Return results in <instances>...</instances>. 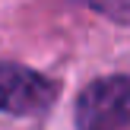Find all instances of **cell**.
Returning <instances> with one entry per match:
<instances>
[{
    "instance_id": "cell-3",
    "label": "cell",
    "mask_w": 130,
    "mask_h": 130,
    "mask_svg": "<svg viewBox=\"0 0 130 130\" xmlns=\"http://www.w3.org/2000/svg\"><path fill=\"white\" fill-rule=\"evenodd\" d=\"M86 3L114 22H130V0H86Z\"/></svg>"
},
{
    "instance_id": "cell-1",
    "label": "cell",
    "mask_w": 130,
    "mask_h": 130,
    "mask_svg": "<svg viewBox=\"0 0 130 130\" xmlns=\"http://www.w3.org/2000/svg\"><path fill=\"white\" fill-rule=\"evenodd\" d=\"M79 130H124L130 127V76H102L83 89L76 102Z\"/></svg>"
},
{
    "instance_id": "cell-2",
    "label": "cell",
    "mask_w": 130,
    "mask_h": 130,
    "mask_svg": "<svg viewBox=\"0 0 130 130\" xmlns=\"http://www.w3.org/2000/svg\"><path fill=\"white\" fill-rule=\"evenodd\" d=\"M57 86L48 76L19 63H0V111L6 114H38L54 102Z\"/></svg>"
}]
</instances>
